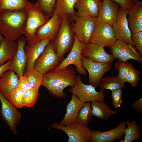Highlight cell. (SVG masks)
Listing matches in <instances>:
<instances>
[{
  "label": "cell",
  "mask_w": 142,
  "mask_h": 142,
  "mask_svg": "<svg viewBox=\"0 0 142 142\" xmlns=\"http://www.w3.org/2000/svg\"><path fill=\"white\" fill-rule=\"evenodd\" d=\"M62 17L54 13L50 19L37 29L35 34V38L39 39L48 38L53 40L59 31Z\"/></svg>",
  "instance_id": "e0dca14e"
},
{
  "label": "cell",
  "mask_w": 142,
  "mask_h": 142,
  "mask_svg": "<svg viewBox=\"0 0 142 142\" xmlns=\"http://www.w3.org/2000/svg\"><path fill=\"white\" fill-rule=\"evenodd\" d=\"M102 2V0H78L74 6V8L77 9L75 13L79 16L97 18Z\"/></svg>",
  "instance_id": "44dd1931"
},
{
  "label": "cell",
  "mask_w": 142,
  "mask_h": 142,
  "mask_svg": "<svg viewBox=\"0 0 142 142\" xmlns=\"http://www.w3.org/2000/svg\"><path fill=\"white\" fill-rule=\"evenodd\" d=\"M130 2H131L132 3H133L134 4L135 3L139 2V1L140 0H128Z\"/></svg>",
  "instance_id": "f6af8a7d"
},
{
  "label": "cell",
  "mask_w": 142,
  "mask_h": 142,
  "mask_svg": "<svg viewBox=\"0 0 142 142\" xmlns=\"http://www.w3.org/2000/svg\"><path fill=\"white\" fill-rule=\"evenodd\" d=\"M12 60H9L3 65L0 66V77L2 74L9 69L10 65Z\"/></svg>",
  "instance_id": "7bdbcfd3"
},
{
  "label": "cell",
  "mask_w": 142,
  "mask_h": 142,
  "mask_svg": "<svg viewBox=\"0 0 142 142\" xmlns=\"http://www.w3.org/2000/svg\"><path fill=\"white\" fill-rule=\"evenodd\" d=\"M27 18L26 10L0 12V33L10 42L17 40L23 32Z\"/></svg>",
  "instance_id": "7a4b0ae2"
},
{
  "label": "cell",
  "mask_w": 142,
  "mask_h": 142,
  "mask_svg": "<svg viewBox=\"0 0 142 142\" xmlns=\"http://www.w3.org/2000/svg\"><path fill=\"white\" fill-rule=\"evenodd\" d=\"M131 38L136 49L142 56V31L132 33Z\"/></svg>",
  "instance_id": "74e56055"
},
{
  "label": "cell",
  "mask_w": 142,
  "mask_h": 142,
  "mask_svg": "<svg viewBox=\"0 0 142 142\" xmlns=\"http://www.w3.org/2000/svg\"><path fill=\"white\" fill-rule=\"evenodd\" d=\"M109 47L111 55L118 60L125 62L132 59L142 63V56L135 47L117 40L114 44Z\"/></svg>",
  "instance_id": "7c38bea8"
},
{
  "label": "cell",
  "mask_w": 142,
  "mask_h": 142,
  "mask_svg": "<svg viewBox=\"0 0 142 142\" xmlns=\"http://www.w3.org/2000/svg\"><path fill=\"white\" fill-rule=\"evenodd\" d=\"M85 103L82 102L76 96L72 95L71 100L66 105L64 117L58 124L65 126L75 122L78 113Z\"/></svg>",
  "instance_id": "603a6c76"
},
{
  "label": "cell",
  "mask_w": 142,
  "mask_h": 142,
  "mask_svg": "<svg viewBox=\"0 0 142 142\" xmlns=\"http://www.w3.org/2000/svg\"><path fill=\"white\" fill-rule=\"evenodd\" d=\"M81 54L82 56L98 63H111L115 59L112 55L107 53L104 47L91 42L84 44Z\"/></svg>",
  "instance_id": "2e32d148"
},
{
  "label": "cell",
  "mask_w": 142,
  "mask_h": 142,
  "mask_svg": "<svg viewBox=\"0 0 142 142\" xmlns=\"http://www.w3.org/2000/svg\"><path fill=\"white\" fill-rule=\"evenodd\" d=\"M19 79L13 70L8 69L4 72L0 77V92L8 99L11 94L18 86Z\"/></svg>",
  "instance_id": "7402d4cb"
},
{
  "label": "cell",
  "mask_w": 142,
  "mask_h": 142,
  "mask_svg": "<svg viewBox=\"0 0 142 142\" xmlns=\"http://www.w3.org/2000/svg\"><path fill=\"white\" fill-rule=\"evenodd\" d=\"M27 41L26 38L23 36L20 37L17 40V51L9 67V69L13 71L19 79L23 75L26 65L27 60L24 48Z\"/></svg>",
  "instance_id": "ac0fdd59"
},
{
  "label": "cell",
  "mask_w": 142,
  "mask_h": 142,
  "mask_svg": "<svg viewBox=\"0 0 142 142\" xmlns=\"http://www.w3.org/2000/svg\"><path fill=\"white\" fill-rule=\"evenodd\" d=\"M57 0H37L35 7L44 15L50 17L54 12Z\"/></svg>",
  "instance_id": "1f68e13d"
},
{
  "label": "cell",
  "mask_w": 142,
  "mask_h": 142,
  "mask_svg": "<svg viewBox=\"0 0 142 142\" xmlns=\"http://www.w3.org/2000/svg\"><path fill=\"white\" fill-rule=\"evenodd\" d=\"M119 5L120 7L128 9H130L133 6L134 4L128 0H113Z\"/></svg>",
  "instance_id": "60d3db41"
},
{
  "label": "cell",
  "mask_w": 142,
  "mask_h": 142,
  "mask_svg": "<svg viewBox=\"0 0 142 142\" xmlns=\"http://www.w3.org/2000/svg\"><path fill=\"white\" fill-rule=\"evenodd\" d=\"M76 72L70 65L61 70H51L43 74L42 85L45 87L53 96L59 98H65V88L73 86L76 82Z\"/></svg>",
  "instance_id": "6da1fadb"
},
{
  "label": "cell",
  "mask_w": 142,
  "mask_h": 142,
  "mask_svg": "<svg viewBox=\"0 0 142 142\" xmlns=\"http://www.w3.org/2000/svg\"><path fill=\"white\" fill-rule=\"evenodd\" d=\"M33 4L27 0H0V12L3 11L26 10Z\"/></svg>",
  "instance_id": "4316f807"
},
{
  "label": "cell",
  "mask_w": 142,
  "mask_h": 142,
  "mask_svg": "<svg viewBox=\"0 0 142 142\" xmlns=\"http://www.w3.org/2000/svg\"><path fill=\"white\" fill-rule=\"evenodd\" d=\"M126 127V121L120 123L113 129L105 131H92L90 141L92 142H113L125 135L124 130Z\"/></svg>",
  "instance_id": "d6986e66"
},
{
  "label": "cell",
  "mask_w": 142,
  "mask_h": 142,
  "mask_svg": "<svg viewBox=\"0 0 142 142\" xmlns=\"http://www.w3.org/2000/svg\"><path fill=\"white\" fill-rule=\"evenodd\" d=\"M129 9L119 8L116 20L112 25L117 40L122 41L135 47L132 41L131 33L127 20Z\"/></svg>",
  "instance_id": "30bf717a"
},
{
  "label": "cell",
  "mask_w": 142,
  "mask_h": 142,
  "mask_svg": "<svg viewBox=\"0 0 142 142\" xmlns=\"http://www.w3.org/2000/svg\"><path fill=\"white\" fill-rule=\"evenodd\" d=\"M78 0H57L54 13L62 17L66 14L75 13L74 6Z\"/></svg>",
  "instance_id": "f1b7e54d"
},
{
  "label": "cell",
  "mask_w": 142,
  "mask_h": 142,
  "mask_svg": "<svg viewBox=\"0 0 142 142\" xmlns=\"http://www.w3.org/2000/svg\"><path fill=\"white\" fill-rule=\"evenodd\" d=\"M69 15L71 28L77 38L84 44L89 42L98 24L97 18L79 16L75 13Z\"/></svg>",
  "instance_id": "277c9868"
},
{
  "label": "cell",
  "mask_w": 142,
  "mask_h": 142,
  "mask_svg": "<svg viewBox=\"0 0 142 142\" xmlns=\"http://www.w3.org/2000/svg\"><path fill=\"white\" fill-rule=\"evenodd\" d=\"M25 90L18 86L13 91L8 100L17 108H21L24 106L23 102L22 96Z\"/></svg>",
  "instance_id": "e575fe53"
},
{
  "label": "cell",
  "mask_w": 142,
  "mask_h": 142,
  "mask_svg": "<svg viewBox=\"0 0 142 142\" xmlns=\"http://www.w3.org/2000/svg\"><path fill=\"white\" fill-rule=\"evenodd\" d=\"M93 116L91 103L85 102L79 111L75 122L82 126L88 127Z\"/></svg>",
  "instance_id": "4dcf8cb0"
},
{
  "label": "cell",
  "mask_w": 142,
  "mask_h": 142,
  "mask_svg": "<svg viewBox=\"0 0 142 142\" xmlns=\"http://www.w3.org/2000/svg\"><path fill=\"white\" fill-rule=\"evenodd\" d=\"M51 40L48 38L39 39L36 38L27 40V45H25L24 48L27 60L24 71L34 69V65L36 60Z\"/></svg>",
  "instance_id": "4fadbf2b"
},
{
  "label": "cell",
  "mask_w": 142,
  "mask_h": 142,
  "mask_svg": "<svg viewBox=\"0 0 142 142\" xmlns=\"http://www.w3.org/2000/svg\"><path fill=\"white\" fill-rule=\"evenodd\" d=\"M141 74V73L136 69L130 63L129 72L124 82L129 83L133 87H136L140 80L139 76Z\"/></svg>",
  "instance_id": "d590c367"
},
{
  "label": "cell",
  "mask_w": 142,
  "mask_h": 142,
  "mask_svg": "<svg viewBox=\"0 0 142 142\" xmlns=\"http://www.w3.org/2000/svg\"><path fill=\"white\" fill-rule=\"evenodd\" d=\"M112 26L106 23H98L90 42L102 47H109L117 40Z\"/></svg>",
  "instance_id": "9a60e30c"
},
{
  "label": "cell",
  "mask_w": 142,
  "mask_h": 142,
  "mask_svg": "<svg viewBox=\"0 0 142 142\" xmlns=\"http://www.w3.org/2000/svg\"><path fill=\"white\" fill-rule=\"evenodd\" d=\"M75 35L71 28L69 15L63 16L61 25L55 38L52 40L53 48L57 55L63 57L70 51L74 42Z\"/></svg>",
  "instance_id": "3957f363"
},
{
  "label": "cell",
  "mask_w": 142,
  "mask_h": 142,
  "mask_svg": "<svg viewBox=\"0 0 142 142\" xmlns=\"http://www.w3.org/2000/svg\"><path fill=\"white\" fill-rule=\"evenodd\" d=\"M111 103L115 108H120L122 103V89L119 88L112 91Z\"/></svg>",
  "instance_id": "f35d334b"
},
{
  "label": "cell",
  "mask_w": 142,
  "mask_h": 142,
  "mask_svg": "<svg viewBox=\"0 0 142 142\" xmlns=\"http://www.w3.org/2000/svg\"><path fill=\"white\" fill-rule=\"evenodd\" d=\"M18 86L25 90L32 88L26 78L23 75L19 79Z\"/></svg>",
  "instance_id": "ab89813d"
},
{
  "label": "cell",
  "mask_w": 142,
  "mask_h": 142,
  "mask_svg": "<svg viewBox=\"0 0 142 142\" xmlns=\"http://www.w3.org/2000/svg\"><path fill=\"white\" fill-rule=\"evenodd\" d=\"M26 11L27 18L23 34L27 40L35 38V34L37 29L45 24L49 17L44 15L37 9L34 3Z\"/></svg>",
  "instance_id": "ba28073f"
},
{
  "label": "cell",
  "mask_w": 142,
  "mask_h": 142,
  "mask_svg": "<svg viewBox=\"0 0 142 142\" xmlns=\"http://www.w3.org/2000/svg\"><path fill=\"white\" fill-rule=\"evenodd\" d=\"M126 122V127L124 130V139L119 142H131L138 140L140 138L141 130L136 121H130L128 119Z\"/></svg>",
  "instance_id": "83f0119b"
},
{
  "label": "cell",
  "mask_w": 142,
  "mask_h": 142,
  "mask_svg": "<svg viewBox=\"0 0 142 142\" xmlns=\"http://www.w3.org/2000/svg\"><path fill=\"white\" fill-rule=\"evenodd\" d=\"M130 64L127 61L124 62L118 60L115 65V68L119 72L117 76L124 82L129 72Z\"/></svg>",
  "instance_id": "8d00e7d4"
},
{
  "label": "cell",
  "mask_w": 142,
  "mask_h": 142,
  "mask_svg": "<svg viewBox=\"0 0 142 142\" xmlns=\"http://www.w3.org/2000/svg\"><path fill=\"white\" fill-rule=\"evenodd\" d=\"M51 127L64 131L68 137V142H89L92 130L88 126H84L72 123L62 126L56 122L51 124Z\"/></svg>",
  "instance_id": "52a82bcc"
},
{
  "label": "cell",
  "mask_w": 142,
  "mask_h": 142,
  "mask_svg": "<svg viewBox=\"0 0 142 142\" xmlns=\"http://www.w3.org/2000/svg\"><path fill=\"white\" fill-rule=\"evenodd\" d=\"M91 103L93 116L100 119L107 121L111 115L117 113L116 111L111 110L104 101L93 100Z\"/></svg>",
  "instance_id": "d4e9b609"
},
{
  "label": "cell",
  "mask_w": 142,
  "mask_h": 142,
  "mask_svg": "<svg viewBox=\"0 0 142 142\" xmlns=\"http://www.w3.org/2000/svg\"><path fill=\"white\" fill-rule=\"evenodd\" d=\"M1 104V114L3 119L14 135L17 133V127L20 122L21 114L17 108L6 98L0 92Z\"/></svg>",
  "instance_id": "5bb4252c"
},
{
  "label": "cell",
  "mask_w": 142,
  "mask_h": 142,
  "mask_svg": "<svg viewBox=\"0 0 142 142\" xmlns=\"http://www.w3.org/2000/svg\"><path fill=\"white\" fill-rule=\"evenodd\" d=\"M64 59L59 57L55 52L52 40L36 60L33 69L44 74L54 69Z\"/></svg>",
  "instance_id": "5b68a950"
},
{
  "label": "cell",
  "mask_w": 142,
  "mask_h": 142,
  "mask_svg": "<svg viewBox=\"0 0 142 142\" xmlns=\"http://www.w3.org/2000/svg\"><path fill=\"white\" fill-rule=\"evenodd\" d=\"M17 43L10 42L5 38L0 44V66L9 60H12L17 49Z\"/></svg>",
  "instance_id": "484cf974"
},
{
  "label": "cell",
  "mask_w": 142,
  "mask_h": 142,
  "mask_svg": "<svg viewBox=\"0 0 142 142\" xmlns=\"http://www.w3.org/2000/svg\"><path fill=\"white\" fill-rule=\"evenodd\" d=\"M81 64L88 72L89 84L95 88L99 85L103 76L112 67L111 63L95 62L82 56Z\"/></svg>",
  "instance_id": "9c48e42d"
},
{
  "label": "cell",
  "mask_w": 142,
  "mask_h": 142,
  "mask_svg": "<svg viewBox=\"0 0 142 142\" xmlns=\"http://www.w3.org/2000/svg\"><path fill=\"white\" fill-rule=\"evenodd\" d=\"M127 20L131 33L142 31V2L134 3L129 9Z\"/></svg>",
  "instance_id": "cb8c5ba5"
},
{
  "label": "cell",
  "mask_w": 142,
  "mask_h": 142,
  "mask_svg": "<svg viewBox=\"0 0 142 142\" xmlns=\"http://www.w3.org/2000/svg\"><path fill=\"white\" fill-rule=\"evenodd\" d=\"M120 5L113 0H103L97 18L98 23L113 25L116 20Z\"/></svg>",
  "instance_id": "ffe728a7"
},
{
  "label": "cell",
  "mask_w": 142,
  "mask_h": 142,
  "mask_svg": "<svg viewBox=\"0 0 142 142\" xmlns=\"http://www.w3.org/2000/svg\"><path fill=\"white\" fill-rule=\"evenodd\" d=\"M131 108L137 112L142 114V98L135 101L131 105Z\"/></svg>",
  "instance_id": "b9f144b4"
},
{
  "label": "cell",
  "mask_w": 142,
  "mask_h": 142,
  "mask_svg": "<svg viewBox=\"0 0 142 142\" xmlns=\"http://www.w3.org/2000/svg\"><path fill=\"white\" fill-rule=\"evenodd\" d=\"M4 38V37H3V35L0 33V44Z\"/></svg>",
  "instance_id": "ee69618b"
},
{
  "label": "cell",
  "mask_w": 142,
  "mask_h": 142,
  "mask_svg": "<svg viewBox=\"0 0 142 142\" xmlns=\"http://www.w3.org/2000/svg\"><path fill=\"white\" fill-rule=\"evenodd\" d=\"M84 45L75 36L74 44L70 53L54 70H62L69 65H73L76 66L77 71L79 74L86 75L87 72L81 64L82 51Z\"/></svg>",
  "instance_id": "8fae6325"
},
{
  "label": "cell",
  "mask_w": 142,
  "mask_h": 142,
  "mask_svg": "<svg viewBox=\"0 0 142 142\" xmlns=\"http://www.w3.org/2000/svg\"><path fill=\"white\" fill-rule=\"evenodd\" d=\"M39 88H31L25 90L22 96L23 102L24 106L30 107L34 105L37 99Z\"/></svg>",
  "instance_id": "836d02e7"
},
{
  "label": "cell",
  "mask_w": 142,
  "mask_h": 142,
  "mask_svg": "<svg viewBox=\"0 0 142 142\" xmlns=\"http://www.w3.org/2000/svg\"><path fill=\"white\" fill-rule=\"evenodd\" d=\"M23 75L27 78L32 88H39L42 85L43 74L34 69L25 71Z\"/></svg>",
  "instance_id": "d6a6232c"
},
{
  "label": "cell",
  "mask_w": 142,
  "mask_h": 142,
  "mask_svg": "<svg viewBox=\"0 0 142 142\" xmlns=\"http://www.w3.org/2000/svg\"><path fill=\"white\" fill-rule=\"evenodd\" d=\"M125 83L117 76H111L102 78L99 86L100 89L112 91L124 88L125 86Z\"/></svg>",
  "instance_id": "f546056e"
},
{
  "label": "cell",
  "mask_w": 142,
  "mask_h": 142,
  "mask_svg": "<svg viewBox=\"0 0 142 142\" xmlns=\"http://www.w3.org/2000/svg\"><path fill=\"white\" fill-rule=\"evenodd\" d=\"M95 87L92 85L85 84L82 82L81 77L78 75L75 84L69 90L72 95L77 97L82 102H91L93 100L104 101L105 95L104 90L101 89L97 92Z\"/></svg>",
  "instance_id": "8992f818"
}]
</instances>
